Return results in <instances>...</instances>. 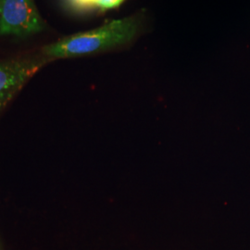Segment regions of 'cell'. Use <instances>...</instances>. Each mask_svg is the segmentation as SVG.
I'll return each mask as SVG.
<instances>
[{"instance_id":"1","label":"cell","mask_w":250,"mask_h":250,"mask_svg":"<svg viewBox=\"0 0 250 250\" xmlns=\"http://www.w3.org/2000/svg\"><path fill=\"white\" fill-rule=\"evenodd\" d=\"M137 16L110 21L87 32L65 36L46 45L40 53L50 61L99 53L131 43L140 30Z\"/></svg>"},{"instance_id":"2","label":"cell","mask_w":250,"mask_h":250,"mask_svg":"<svg viewBox=\"0 0 250 250\" xmlns=\"http://www.w3.org/2000/svg\"><path fill=\"white\" fill-rule=\"evenodd\" d=\"M35 0H0V36H31L44 31Z\"/></svg>"},{"instance_id":"3","label":"cell","mask_w":250,"mask_h":250,"mask_svg":"<svg viewBox=\"0 0 250 250\" xmlns=\"http://www.w3.org/2000/svg\"><path fill=\"white\" fill-rule=\"evenodd\" d=\"M43 54L0 61V110L46 63Z\"/></svg>"},{"instance_id":"4","label":"cell","mask_w":250,"mask_h":250,"mask_svg":"<svg viewBox=\"0 0 250 250\" xmlns=\"http://www.w3.org/2000/svg\"><path fill=\"white\" fill-rule=\"evenodd\" d=\"M125 1V0H67V2L74 9H96L100 11L116 9Z\"/></svg>"}]
</instances>
